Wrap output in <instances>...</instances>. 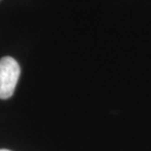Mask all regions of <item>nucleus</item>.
Masks as SVG:
<instances>
[{
    "mask_svg": "<svg viewBox=\"0 0 151 151\" xmlns=\"http://www.w3.org/2000/svg\"><path fill=\"white\" fill-rule=\"evenodd\" d=\"M0 151H11V150H8V149H0Z\"/></svg>",
    "mask_w": 151,
    "mask_h": 151,
    "instance_id": "2",
    "label": "nucleus"
},
{
    "mask_svg": "<svg viewBox=\"0 0 151 151\" xmlns=\"http://www.w3.org/2000/svg\"><path fill=\"white\" fill-rule=\"evenodd\" d=\"M20 73V66L14 58L6 56L0 59V99H8L13 95Z\"/></svg>",
    "mask_w": 151,
    "mask_h": 151,
    "instance_id": "1",
    "label": "nucleus"
}]
</instances>
